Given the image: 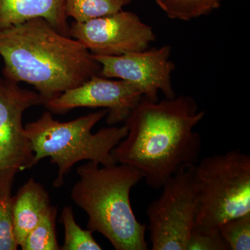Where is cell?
Instances as JSON below:
<instances>
[{"mask_svg": "<svg viewBox=\"0 0 250 250\" xmlns=\"http://www.w3.org/2000/svg\"><path fill=\"white\" fill-rule=\"evenodd\" d=\"M205 116L189 95L156 102L143 97L125 121L127 135L112 155L118 164L139 170L149 187L161 188L181 169L200 160L202 140L195 128Z\"/></svg>", "mask_w": 250, "mask_h": 250, "instance_id": "obj_1", "label": "cell"}, {"mask_svg": "<svg viewBox=\"0 0 250 250\" xmlns=\"http://www.w3.org/2000/svg\"><path fill=\"white\" fill-rule=\"evenodd\" d=\"M0 57L4 78L33 85L45 103L100 75L101 67L81 42L41 18L1 29Z\"/></svg>", "mask_w": 250, "mask_h": 250, "instance_id": "obj_2", "label": "cell"}, {"mask_svg": "<svg viewBox=\"0 0 250 250\" xmlns=\"http://www.w3.org/2000/svg\"><path fill=\"white\" fill-rule=\"evenodd\" d=\"M80 180L71 198L88 216V228L107 238L116 250H147V225L138 221L131 202V188L142 174L126 164L100 167L89 161L77 168Z\"/></svg>", "mask_w": 250, "mask_h": 250, "instance_id": "obj_3", "label": "cell"}, {"mask_svg": "<svg viewBox=\"0 0 250 250\" xmlns=\"http://www.w3.org/2000/svg\"><path fill=\"white\" fill-rule=\"evenodd\" d=\"M104 109L66 123L56 121L50 111L24 126L34 152V166L46 157L58 167L54 187L64 184L65 175L77 163L88 160L103 166L118 164L112 151L128 133L127 126H109L93 134L95 125L107 115Z\"/></svg>", "mask_w": 250, "mask_h": 250, "instance_id": "obj_4", "label": "cell"}, {"mask_svg": "<svg viewBox=\"0 0 250 250\" xmlns=\"http://www.w3.org/2000/svg\"><path fill=\"white\" fill-rule=\"evenodd\" d=\"M197 206L195 226L215 229L250 213V156L240 149L207 156L190 166Z\"/></svg>", "mask_w": 250, "mask_h": 250, "instance_id": "obj_5", "label": "cell"}, {"mask_svg": "<svg viewBox=\"0 0 250 250\" xmlns=\"http://www.w3.org/2000/svg\"><path fill=\"white\" fill-rule=\"evenodd\" d=\"M147 209L152 250H187L195 226L197 200L190 167L181 169L162 186Z\"/></svg>", "mask_w": 250, "mask_h": 250, "instance_id": "obj_6", "label": "cell"}, {"mask_svg": "<svg viewBox=\"0 0 250 250\" xmlns=\"http://www.w3.org/2000/svg\"><path fill=\"white\" fill-rule=\"evenodd\" d=\"M44 103L38 92L0 77V188H12L16 174L34 166L22 116L29 108Z\"/></svg>", "mask_w": 250, "mask_h": 250, "instance_id": "obj_7", "label": "cell"}, {"mask_svg": "<svg viewBox=\"0 0 250 250\" xmlns=\"http://www.w3.org/2000/svg\"><path fill=\"white\" fill-rule=\"evenodd\" d=\"M69 36L95 56H119L146 50L156 40L152 27L137 14L122 10L85 22L72 23Z\"/></svg>", "mask_w": 250, "mask_h": 250, "instance_id": "obj_8", "label": "cell"}, {"mask_svg": "<svg viewBox=\"0 0 250 250\" xmlns=\"http://www.w3.org/2000/svg\"><path fill=\"white\" fill-rule=\"evenodd\" d=\"M171 47L163 45L119 56H95L100 63V76L126 81L138 88L143 98L156 102L158 93L165 98L176 96L172 83L175 65L170 61Z\"/></svg>", "mask_w": 250, "mask_h": 250, "instance_id": "obj_9", "label": "cell"}, {"mask_svg": "<svg viewBox=\"0 0 250 250\" xmlns=\"http://www.w3.org/2000/svg\"><path fill=\"white\" fill-rule=\"evenodd\" d=\"M142 98L141 92L126 81L95 75L44 105L58 114L76 108H103L108 110L106 123L112 126L126 121Z\"/></svg>", "mask_w": 250, "mask_h": 250, "instance_id": "obj_10", "label": "cell"}, {"mask_svg": "<svg viewBox=\"0 0 250 250\" xmlns=\"http://www.w3.org/2000/svg\"><path fill=\"white\" fill-rule=\"evenodd\" d=\"M65 6V0H0V30L41 18L69 36Z\"/></svg>", "mask_w": 250, "mask_h": 250, "instance_id": "obj_11", "label": "cell"}, {"mask_svg": "<svg viewBox=\"0 0 250 250\" xmlns=\"http://www.w3.org/2000/svg\"><path fill=\"white\" fill-rule=\"evenodd\" d=\"M50 206L48 193L43 186L33 178L11 197L15 236L19 247Z\"/></svg>", "mask_w": 250, "mask_h": 250, "instance_id": "obj_12", "label": "cell"}, {"mask_svg": "<svg viewBox=\"0 0 250 250\" xmlns=\"http://www.w3.org/2000/svg\"><path fill=\"white\" fill-rule=\"evenodd\" d=\"M131 2V0H65V14L75 22H85L116 14Z\"/></svg>", "mask_w": 250, "mask_h": 250, "instance_id": "obj_13", "label": "cell"}, {"mask_svg": "<svg viewBox=\"0 0 250 250\" xmlns=\"http://www.w3.org/2000/svg\"><path fill=\"white\" fill-rule=\"evenodd\" d=\"M57 215V207L51 205L40 221L28 233L21 243L22 250H61L57 233L56 219Z\"/></svg>", "mask_w": 250, "mask_h": 250, "instance_id": "obj_14", "label": "cell"}, {"mask_svg": "<svg viewBox=\"0 0 250 250\" xmlns=\"http://www.w3.org/2000/svg\"><path fill=\"white\" fill-rule=\"evenodd\" d=\"M169 18L189 21L220 8L222 0H154Z\"/></svg>", "mask_w": 250, "mask_h": 250, "instance_id": "obj_15", "label": "cell"}, {"mask_svg": "<svg viewBox=\"0 0 250 250\" xmlns=\"http://www.w3.org/2000/svg\"><path fill=\"white\" fill-rule=\"evenodd\" d=\"M61 222L65 229V241L61 248L62 250H101L103 248L94 239L90 230L80 228L76 221L70 206L64 207Z\"/></svg>", "mask_w": 250, "mask_h": 250, "instance_id": "obj_16", "label": "cell"}, {"mask_svg": "<svg viewBox=\"0 0 250 250\" xmlns=\"http://www.w3.org/2000/svg\"><path fill=\"white\" fill-rule=\"evenodd\" d=\"M218 229L229 250H250V213L226 220Z\"/></svg>", "mask_w": 250, "mask_h": 250, "instance_id": "obj_17", "label": "cell"}, {"mask_svg": "<svg viewBox=\"0 0 250 250\" xmlns=\"http://www.w3.org/2000/svg\"><path fill=\"white\" fill-rule=\"evenodd\" d=\"M11 190L12 188H0V250H16L19 247L13 223Z\"/></svg>", "mask_w": 250, "mask_h": 250, "instance_id": "obj_18", "label": "cell"}, {"mask_svg": "<svg viewBox=\"0 0 250 250\" xmlns=\"http://www.w3.org/2000/svg\"><path fill=\"white\" fill-rule=\"evenodd\" d=\"M187 250H229V248L218 229H207L194 226L188 241Z\"/></svg>", "mask_w": 250, "mask_h": 250, "instance_id": "obj_19", "label": "cell"}]
</instances>
